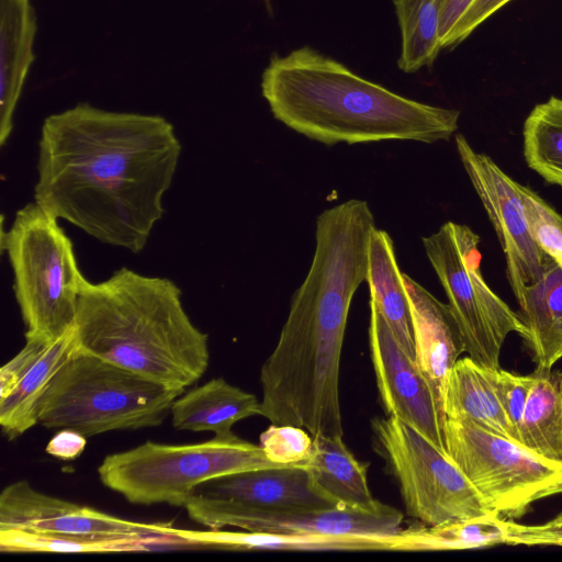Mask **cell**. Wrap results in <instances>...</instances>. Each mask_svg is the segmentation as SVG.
Returning a JSON list of instances; mask_svg holds the SVG:
<instances>
[{"instance_id": "cell-1", "label": "cell", "mask_w": 562, "mask_h": 562, "mask_svg": "<svg viewBox=\"0 0 562 562\" xmlns=\"http://www.w3.org/2000/svg\"><path fill=\"white\" fill-rule=\"evenodd\" d=\"M180 154L164 116L80 102L43 122L34 199L99 241L139 252L162 217Z\"/></svg>"}, {"instance_id": "cell-2", "label": "cell", "mask_w": 562, "mask_h": 562, "mask_svg": "<svg viewBox=\"0 0 562 562\" xmlns=\"http://www.w3.org/2000/svg\"><path fill=\"white\" fill-rule=\"evenodd\" d=\"M261 93L274 119L325 145L436 143L458 130L460 111L418 102L364 79L310 46L273 54Z\"/></svg>"}, {"instance_id": "cell-3", "label": "cell", "mask_w": 562, "mask_h": 562, "mask_svg": "<svg viewBox=\"0 0 562 562\" xmlns=\"http://www.w3.org/2000/svg\"><path fill=\"white\" fill-rule=\"evenodd\" d=\"M75 336L79 349L170 387L192 385L209 366L207 336L178 285L125 267L102 282L85 280Z\"/></svg>"}, {"instance_id": "cell-4", "label": "cell", "mask_w": 562, "mask_h": 562, "mask_svg": "<svg viewBox=\"0 0 562 562\" xmlns=\"http://www.w3.org/2000/svg\"><path fill=\"white\" fill-rule=\"evenodd\" d=\"M184 390L77 347L44 394L38 423L46 428H69L86 437L156 427Z\"/></svg>"}, {"instance_id": "cell-5", "label": "cell", "mask_w": 562, "mask_h": 562, "mask_svg": "<svg viewBox=\"0 0 562 562\" xmlns=\"http://www.w3.org/2000/svg\"><path fill=\"white\" fill-rule=\"evenodd\" d=\"M14 277L25 339L55 340L75 328L86 280L58 218L35 201L20 209L2 235Z\"/></svg>"}, {"instance_id": "cell-6", "label": "cell", "mask_w": 562, "mask_h": 562, "mask_svg": "<svg viewBox=\"0 0 562 562\" xmlns=\"http://www.w3.org/2000/svg\"><path fill=\"white\" fill-rule=\"evenodd\" d=\"M262 448L237 437L214 436L193 445H143L104 458L98 473L106 487L133 504L184 506L211 479L281 467Z\"/></svg>"}, {"instance_id": "cell-7", "label": "cell", "mask_w": 562, "mask_h": 562, "mask_svg": "<svg viewBox=\"0 0 562 562\" xmlns=\"http://www.w3.org/2000/svg\"><path fill=\"white\" fill-rule=\"evenodd\" d=\"M480 236L468 225L443 223L423 238L427 258L459 326L464 352L482 366L499 368V356L510 333L521 338L526 327L486 283L481 268Z\"/></svg>"}, {"instance_id": "cell-8", "label": "cell", "mask_w": 562, "mask_h": 562, "mask_svg": "<svg viewBox=\"0 0 562 562\" xmlns=\"http://www.w3.org/2000/svg\"><path fill=\"white\" fill-rule=\"evenodd\" d=\"M445 443L487 507L506 520L520 519L536 502L562 494V463L513 438L446 417Z\"/></svg>"}, {"instance_id": "cell-9", "label": "cell", "mask_w": 562, "mask_h": 562, "mask_svg": "<svg viewBox=\"0 0 562 562\" xmlns=\"http://www.w3.org/2000/svg\"><path fill=\"white\" fill-rule=\"evenodd\" d=\"M372 430L411 517L438 526L494 514L447 451L418 430L393 416L373 419Z\"/></svg>"}, {"instance_id": "cell-10", "label": "cell", "mask_w": 562, "mask_h": 562, "mask_svg": "<svg viewBox=\"0 0 562 562\" xmlns=\"http://www.w3.org/2000/svg\"><path fill=\"white\" fill-rule=\"evenodd\" d=\"M184 507L192 520L210 529L374 538H393L403 529L402 512L379 501L327 509H268L193 494Z\"/></svg>"}, {"instance_id": "cell-11", "label": "cell", "mask_w": 562, "mask_h": 562, "mask_svg": "<svg viewBox=\"0 0 562 562\" xmlns=\"http://www.w3.org/2000/svg\"><path fill=\"white\" fill-rule=\"evenodd\" d=\"M461 164L495 229L506 259L515 297L540 279L548 259L533 241L527 224L520 183L487 155L476 151L462 134L454 137Z\"/></svg>"}, {"instance_id": "cell-12", "label": "cell", "mask_w": 562, "mask_h": 562, "mask_svg": "<svg viewBox=\"0 0 562 562\" xmlns=\"http://www.w3.org/2000/svg\"><path fill=\"white\" fill-rule=\"evenodd\" d=\"M369 305L370 356L385 415L412 426L447 451L445 414L431 383L375 306Z\"/></svg>"}, {"instance_id": "cell-13", "label": "cell", "mask_w": 562, "mask_h": 562, "mask_svg": "<svg viewBox=\"0 0 562 562\" xmlns=\"http://www.w3.org/2000/svg\"><path fill=\"white\" fill-rule=\"evenodd\" d=\"M66 536L149 537L175 535L169 524L123 519L35 490L27 481L5 486L0 495V529Z\"/></svg>"}, {"instance_id": "cell-14", "label": "cell", "mask_w": 562, "mask_h": 562, "mask_svg": "<svg viewBox=\"0 0 562 562\" xmlns=\"http://www.w3.org/2000/svg\"><path fill=\"white\" fill-rule=\"evenodd\" d=\"M194 494L268 509H327L342 506L315 481L304 462L224 475Z\"/></svg>"}, {"instance_id": "cell-15", "label": "cell", "mask_w": 562, "mask_h": 562, "mask_svg": "<svg viewBox=\"0 0 562 562\" xmlns=\"http://www.w3.org/2000/svg\"><path fill=\"white\" fill-rule=\"evenodd\" d=\"M414 337L415 358L442 406L448 375L464 352V344L448 305L403 273ZM443 411V409H442Z\"/></svg>"}, {"instance_id": "cell-16", "label": "cell", "mask_w": 562, "mask_h": 562, "mask_svg": "<svg viewBox=\"0 0 562 562\" xmlns=\"http://www.w3.org/2000/svg\"><path fill=\"white\" fill-rule=\"evenodd\" d=\"M37 24L30 0H0V145L13 130V116L35 59Z\"/></svg>"}, {"instance_id": "cell-17", "label": "cell", "mask_w": 562, "mask_h": 562, "mask_svg": "<svg viewBox=\"0 0 562 562\" xmlns=\"http://www.w3.org/2000/svg\"><path fill=\"white\" fill-rule=\"evenodd\" d=\"M516 300L526 327L522 340L536 368H553L562 358V266L548 257L540 279Z\"/></svg>"}, {"instance_id": "cell-18", "label": "cell", "mask_w": 562, "mask_h": 562, "mask_svg": "<svg viewBox=\"0 0 562 562\" xmlns=\"http://www.w3.org/2000/svg\"><path fill=\"white\" fill-rule=\"evenodd\" d=\"M172 425L179 430L233 434L239 420L260 415V401L249 392L215 378L180 395L172 404Z\"/></svg>"}, {"instance_id": "cell-19", "label": "cell", "mask_w": 562, "mask_h": 562, "mask_svg": "<svg viewBox=\"0 0 562 562\" xmlns=\"http://www.w3.org/2000/svg\"><path fill=\"white\" fill-rule=\"evenodd\" d=\"M469 356L452 367L443 392L445 418L471 422L515 440L497 395L494 370Z\"/></svg>"}, {"instance_id": "cell-20", "label": "cell", "mask_w": 562, "mask_h": 562, "mask_svg": "<svg viewBox=\"0 0 562 562\" xmlns=\"http://www.w3.org/2000/svg\"><path fill=\"white\" fill-rule=\"evenodd\" d=\"M175 532L191 547L207 546L231 550L393 551L397 539V536L393 538L344 537L222 529L184 530L175 528Z\"/></svg>"}, {"instance_id": "cell-21", "label": "cell", "mask_w": 562, "mask_h": 562, "mask_svg": "<svg viewBox=\"0 0 562 562\" xmlns=\"http://www.w3.org/2000/svg\"><path fill=\"white\" fill-rule=\"evenodd\" d=\"M367 282L370 303L380 312L403 349L415 360V347L408 299L394 244L383 229L375 228L368 249Z\"/></svg>"}, {"instance_id": "cell-22", "label": "cell", "mask_w": 562, "mask_h": 562, "mask_svg": "<svg viewBox=\"0 0 562 562\" xmlns=\"http://www.w3.org/2000/svg\"><path fill=\"white\" fill-rule=\"evenodd\" d=\"M76 348L74 328L52 341L14 387L0 397V425L9 439L21 436L38 424L40 403L54 376Z\"/></svg>"}, {"instance_id": "cell-23", "label": "cell", "mask_w": 562, "mask_h": 562, "mask_svg": "<svg viewBox=\"0 0 562 562\" xmlns=\"http://www.w3.org/2000/svg\"><path fill=\"white\" fill-rule=\"evenodd\" d=\"M519 426V442L562 463V370L538 369Z\"/></svg>"}, {"instance_id": "cell-24", "label": "cell", "mask_w": 562, "mask_h": 562, "mask_svg": "<svg viewBox=\"0 0 562 562\" xmlns=\"http://www.w3.org/2000/svg\"><path fill=\"white\" fill-rule=\"evenodd\" d=\"M188 546L175 535L149 537L66 536L22 529H0V550L12 553H110Z\"/></svg>"}, {"instance_id": "cell-25", "label": "cell", "mask_w": 562, "mask_h": 562, "mask_svg": "<svg viewBox=\"0 0 562 562\" xmlns=\"http://www.w3.org/2000/svg\"><path fill=\"white\" fill-rule=\"evenodd\" d=\"M317 484L341 505L373 504L368 485V464L360 462L342 437L313 436L311 457L304 461Z\"/></svg>"}, {"instance_id": "cell-26", "label": "cell", "mask_w": 562, "mask_h": 562, "mask_svg": "<svg viewBox=\"0 0 562 562\" xmlns=\"http://www.w3.org/2000/svg\"><path fill=\"white\" fill-rule=\"evenodd\" d=\"M507 520L492 514L438 526H413L397 535L394 551H440L505 544Z\"/></svg>"}, {"instance_id": "cell-27", "label": "cell", "mask_w": 562, "mask_h": 562, "mask_svg": "<svg viewBox=\"0 0 562 562\" xmlns=\"http://www.w3.org/2000/svg\"><path fill=\"white\" fill-rule=\"evenodd\" d=\"M401 30L397 67L414 74L430 66L442 49L439 38L441 0H393Z\"/></svg>"}, {"instance_id": "cell-28", "label": "cell", "mask_w": 562, "mask_h": 562, "mask_svg": "<svg viewBox=\"0 0 562 562\" xmlns=\"http://www.w3.org/2000/svg\"><path fill=\"white\" fill-rule=\"evenodd\" d=\"M524 157L547 182L562 187V99L537 104L524 123Z\"/></svg>"}, {"instance_id": "cell-29", "label": "cell", "mask_w": 562, "mask_h": 562, "mask_svg": "<svg viewBox=\"0 0 562 562\" xmlns=\"http://www.w3.org/2000/svg\"><path fill=\"white\" fill-rule=\"evenodd\" d=\"M530 236L549 257L562 263V215L530 188L520 184Z\"/></svg>"}, {"instance_id": "cell-30", "label": "cell", "mask_w": 562, "mask_h": 562, "mask_svg": "<svg viewBox=\"0 0 562 562\" xmlns=\"http://www.w3.org/2000/svg\"><path fill=\"white\" fill-rule=\"evenodd\" d=\"M259 446L274 463H301L312 454L313 436L299 426L271 424L261 432Z\"/></svg>"}, {"instance_id": "cell-31", "label": "cell", "mask_w": 562, "mask_h": 562, "mask_svg": "<svg viewBox=\"0 0 562 562\" xmlns=\"http://www.w3.org/2000/svg\"><path fill=\"white\" fill-rule=\"evenodd\" d=\"M494 375L501 406L519 441V426L532 385V373L525 375L499 367L494 370Z\"/></svg>"}, {"instance_id": "cell-32", "label": "cell", "mask_w": 562, "mask_h": 562, "mask_svg": "<svg viewBox=\"0 0 562 562\" xmlns=\"http://www.w3.org/2000/svg\"><path fill=\"white\" fill-rule=\"evenodd\" d=\"M507 546L548 547L562 546V513L539 525H522L507 520Z\"/></svg>"}, {"instance_id": "cell-33", "label": "cell", "mask_w": 562, "mask_h": 562, "mask_svg": "<svg viewBox=\"0 0 562 562\" xmlns=\"http://www.w3.org/2000/svg\"><path fill=\"white\" fill-rule=\"evenodd\" d=\"M52 341L54 340L26 339L25 346L0 370V397L5 396L14 387L23 373L40 358Z\"/></svg>"}, {"instance_id": "cell-34", "label": "cell", "mask_w": 562, "mask_h": 562, "mask_svg": "<svg viewBox=\"0 0 562 562\" xmlns=\"http://www.w3.org/2000/svg\"><path fill=\"white\" fill-rule=\"evenodd\" d=\"M512 0H474L442 43V48H452L463 42L480 24Z\"/></svg>"}, {"instance_id": "cell-35", "label": "cell", "mask_w": 562, "mask_h": 562, "mask_svg": "<svg viewBox=\"0 0 562 562\" xmlns=\"http://www.w3.org/2000/svg\"><path fill=\"white\" fill-rule=\"evenodd\" d=\"M86 445V436L69 428H63L49 440L46 452L60 460H74L82 453Z\"/></svg>"}, {"instance_id": "cell-36", "label": "cell", "mask_w": 562, "mask_h": 562, "mask_svg": "<svg viewBox=\"0 0 562 562\" xmlns=\"http://www.w3.org/2000/svg\"><path fill=\"white\" fill-rule=\"evenodd\" d=\"M473 2L474 0H441L439 22V38L441 47L443 41L467 13Z\"/></svg>"}, {"instance_id": "cell-37", "label": "cell", "mask_w": 562, "mask_h": 562, "mask_svg": "<svg viewBox=\"0 0 562 562\" xmlns=\"http://www.w3.org/2000/svg\"><path fill=\"white\" fill-rule=\"evenodd\" d=\"M562 266V263H560Z\"/></svg>"}]
</instances>
